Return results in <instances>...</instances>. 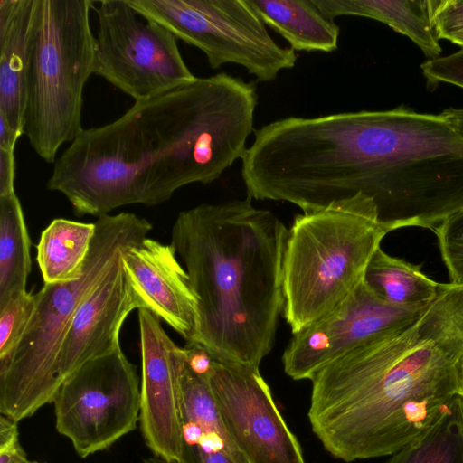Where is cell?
Returning a JSON list of instances; mask_svg holds the SVG:
<instances>
[{
  "instance_id": "cell-4",
  "label": "cell",
  "mask_w": 463,
  "mask_h": 463,
  "mask_svg": "<svg viewBox=\"0 0 463 463\" xmlns=\"http://www.w3.org/2000/svg\"><path fill=\"white\" fill-rule=\"evenodd\" d=\"M335 162L346 194L372 199L388 232L434 229L463 208V138L439 114L352 112Z\"/></svg>"
},
{
  "instance_id": "cell-24",
  "label": "cell",
  "mask_w": 463,
  "mask_h": 463,
  "mask_svg": "<svg viewBox=\"0 0 463 463\" xmlns=\"http://www.w3.org/2000/svg\"><path fill=\"white\" fill-rule=\"evenodd\" d=\"M433 230L450 283L463 285V208L445 218Z\"/></svg>"
},
{
  "instance_id": "cell-35",
  "label": "cell",
  "mask_w": 463,
  "mask_h": 463,
  "mask_svg": "<svg viewBox=\"0 0 463 463\" xmlns=\"http://www.w3.org/2000/svg\"><path fill=\"white\" fill-rule=\"evenodd\" d=\"M461 393L463 394V372H462V391Z\"/></svg>"
},
{
  "instance_id": "cell-28",
  "label": "cell",
  "mask_w": 463,
  "mask_h": 463,
  "mask_svg": "<svg viewBox=\"0 0 463 463\" xmlns=\"http://www.w3.org/2000/svg\"><path fill=\"white\" fill-rule=\"evenodd\" d=\"M178 463H235L225 452L205 450L194 444L182 442Z\"/></svg>"
},
{
  "instance_id": "cell-6",
  "label": "cell",
  "mask_w": 463,
  "mask_h": 463,
  "mask_svg": "<svg viewBox=\"0 0 463 463\" xmlns=\"http://www.w3.org/2000/svg\"><path fill=\"white\" fill-rule=\"evenodd\" d=\"M96 231L83 273L77 279L43 284L19 345L0 367V413L16 422L53 402L61 385L60 348L76 311L103 281L124 252L147 238L153 225L133 213L104 214Z\"/></svg>"
},
{
  "instance_id": "cell-31",
  "label": "cell",
  "mask_w": 463,
  "mask_h": 463,
  "mask_svg": "<svg viewBox=\"0 0 463 463\" xmlns=\"http://www.w3.org/2000/svg\"><path fill=\"white\" fill-rule=\"evenodd\" d=\"M439 115L463 138V109H446Z\"/></svg>"
},
{
  "instance_id": "cell-7",
  "label": "cell",
  "mask_w": 463,
  "mask_h": 463,
  "mask_svg": "<svg viewBox=\"0 0 463 463\" xmlns=\"http://www.w3.org/2000/svg\"><path fill=\"white\" fill-rule=\"evenodd\" d=\"M91 0H35L29 39L24 135L45 162L82 131L83 90L94 73Z\"/></svg>"
},
{
  "instance_id": "cell-21",
  "label": "cell",
  "mask_w": 463,
  "mask_h": 463,
  "mask_svg": "<svg viewBox=\"0 0 463 463\" xmlns=\"http://www.w3.org/2000/svg\"><path fill=\"white\" fill-rule=\"evenodd\" d=\"M31 241L15 192L0 195V306L26 290Z\"/></svg>"
},
{
  "instance_id": "cell-17",
  "label": "cell",
  "mask_w": 463,
  "mask_h": 463,
  "mask_svg": "<svg viewBox=\"0 0 463 463\" xmlns=\"http://www.w3.org/2000/svg\"><path fill=\"white\" fill-rule=\"evenodd\" d=\"M329 19L362 16L386 24L409 37L430 59L441 52L433 28L429 0H313Z\"/></svg>"
},
{
  "instance_id": "cell-33",
  "label": "cell",
  "mask_w": 463,
  "mask_h": 463,
  "mask_svg": "<svg viewBox=\"0 0 463 463\" xmlns=\"http://www.w3.org/2000/svg\"><path fill=\"white\" fill-rule=\"evenodd\" d=\"M144 463H178L176 461H168V460H165L162 458H159V457H156V456H152L150 458H147L145 459Z\"/></svg>"
},
{
  "instance_id": "cell-12",
  "label": "cell",
  "mask_w": 463,
  "mask_h": 463,
  "mask_svg": "<svg viewBox=\"0 0 463 463\" xmlns=\"http://www.w3.org/2000/svg\"><path fill=\"white\" fill-rule=\"evenodd\" d=\"M209 382L224 425L249 463H306L259 368L214 360Z\"/></svg>"
},
{
  "instance_id": "cell-9",
  "label": "cell",
  "mask_w": 463,
  "mask_h": 463,
  "mask_svg": "<svg viewBox=\"0 0 463 463\" xmlns=\"http://www.w3.org/2000/svg\"><path fill=\"white\" fill-rule=\"evenodd\" d=\"M95 10L94 74L135 101L196 79L183 60L177 38L166 28L142 17L128 0H102Z\"/></svg>"
},
{
  "instance_id": "cell-15",
  "label": "cell",
  "mask_w": 463,
  "mask_h": 463,
  "mask_svg": "<svg viewBox=\"0 0 463 463\" xmlns=\"http://www.w3.org/2000/svg\"><path fill=\"white\" fill-rule=\"evenodd\" d=\"M134 309L139 306L124 273L121 257L70 323L57 362L61 384L87 362L121 348L119 332Z\"/></svg>"
},
{
  "instance_id": "cell-3",
  "label": "cell",
  "mask_w": 463,
  "mask_h": 463,
  "mask_svg": "<svg viewBox=\"0 0 463 463\" xmlns=\"http://www.w3.org/2000/svg\"><path fill=\"white\" fill-rule=\"evenodd\" d=\"M288 229L252 198L201 203L179 213L171 246L199 301L193 343L218 361L259 368L283 313Z\"/></svg>"
},
{
  "instance_id": "cell-30",
  "label": "cell",
  "mask_w": 463,
  "mask_h": 463,
  "mask_svg": "<svg viewBox=\"0 0 463 463\" xmlns=\"http://www.w3.org/2000/svg\"><path fill=\"white\" fill-rule=\"evenodd\" d=\"M14 150L0 149V195L15 192Z\"/></svg>"
},
{
  "instance_id": "cell-13",
  "label": "cell",
  "mask_w": 463,
  "mask_h": 463,
  "mask_svg": "<svg viewBox=\"0 0 463 463\" xmlns=\"http://www.w3.org/2000/svg\"><path fill=\"white\" fill-rule=\"evenodd\" d=\"M153 313L138 309L141 352L140 428L154 456L179 461L182 423L178 409V346Z\"/></svg>"
},
{
  "instance_id": "cell-29",
  "label": "cell",
  "mask_w": 463,
  "mask_h": 463,
  "mask_svg": "<svg viewBox=\"0 0 463 463\" xmlns=\"http://www.w3.org/2000/svg\"><path fill=\"white\" fill-rule=\"evenodd\" d=\"M183 348L189 367L197 374L209 377L215 360L212 354L198 343H186Z\"/></svg>"
},
{
  "instance_id": "cell-25",
  "label": "cell",
  "mask_w": 463,
  "mask_h": 463,
  "mask_svg": "<svg viewBox=\"0 0 463 463\" xmlns=\"http://www.w3.org/2000/svg\"><path fill=\"white\" fill-rule=\"evenodd\" d=\"M435 33L463 49V0H429Z\"/></svg>"
},
{
  "instance_id": "cell-22",
  "label": "cell",
  "mask_w": 463,
  "mask_h": 463,
  "mask_svg": "<svg viewBox=\"0 0 463 463\" xmlns=\"http://www.w3.org/2000/svg\"><path fill=\"white\" fill-rule=\"evenodd\" d=\"M386 463H463V394L458 393L420 436Z\"/></svg>"
},
{
  "instance_id": "cell-2",
  "label": "cell",
  "mask_w": 463,
  "mask_h": 463,
  "mask_svg": "<svg viewBox=\"0 0 463 463\" xmlns=\"http://www.w3.org/2000/svg\"><path fill=\"white\" fill-rule=\"evenodd\" d=\"M463 285L401 330L328 364L310 380L311 429L345 462L391 456L422 434L462 391Z\"/></svg>"
},
{
  "instance_id": "cell-16",
  "label": "cell",
  "mask_w": 463,
  "mask_h": 463,
  "mask_svg": "<svg viewBox=\"0 0 463 463\" xmlns=\"http://www.w3.org/2000/svg\"><path fill=\"white\" fill-rule=\"evenodd\" d=\"M34 5L35 0H0V118L21 135Z\"/></svg>"
},
{
  "instance_id": "cell-8",
  "label": "cell",
  "mask_w": 463,
  "mask_h": 463,
  "mask_svg": "<svg viewBox=\"0 0 463 463\" xmlns=\"http://www.w3.org/2000/svg\"><path fill=\"white\" fill-rule=\"evenodd\" d=\"M145 19L201 50L211 68L243 67L269 82L295 66L297 55L280 46L248 0H128Z\"/></svg>"
},
{
  "instance_id": "cell-5",
  "label": "cell",
  "mask_w": 463,
  "mask_h": 463,
  "mask_svg": "<svg viewBox=\"0 0 463 463\" xmlns=\"http://www.w3.org/2000/svg\"><path fill=\"white\" fill-rule=\"evenodd\" d=\"M388 232L373 201L362 194L295 216L282 269V315L292 335L328 314L359 286Z\"/></svg>"
},
{
  "instance_id": "cell-32",
  "label": "cell",
  "mask_w": 463,
  "mask_h": 463,
  "mask_svg": "<svg viewBox=\"0 0 463 463\" xmlns=\"http://www.w3.org/2000/svg\"><path fill=\"white\" fill-rule=\"evenodd\" d=\"M21 136L14 131L3 118H0V149L14 150L15 144Z\"/></svg>"
},
{
  "instance_id": "cell-1",
  "label": "cell",
  "mask_w": 463,
  "mask_h": 463,
  "mask_svg": "<svg viewBox=\"0 0 463 463\" xmlns=\"http://www.w3.org/2000/svg\"><path fill=\"white\" fill-rule=\"evenodd\" d=\"M257 104L255 84L226 72L135 101L115 121L83 128L56 159L47 188L78 215L163 203L244 158Z\"/></svg>"
},
{
  "instance_id": "cell-26",
  "label": "cell",
  "mask_w": 463,
  "mask_h": 463,
  "mask_svg": "<svg viewBox=\"0 0 463 463\" xmlns=\"http://www.w3.org/2000/svg\"><path fill=\"white\" fill-rule=\"evenodd\" d=\"M429 84L448 83L463 89V49L448 56L429 59L420 65Z\"/></svg>"
},
{
  "instance_id": "cell-10",
  "label": "cell",
  "mask_w": 463,
  "mask_h": 463,
  "mask_svg": "<svg viewBox=\"0 0 463 463\" xmlns=\"http://www.w3.org/2000/svg\"><path fill=\"white\" fill-rule=\"evenodd\" d=\"M53 403L57 430L87 458L136 429L140 382L119 348L77 369L61 383Z\"/></svg>"
},
{
  "instance_id": "cell-34",
  "label": "cell",
  "mask_w": 463,
  "mask_h": 463,
  "mask_svg": "<svg viewBox=\"0 0 463 463\" xmlns=\"http://www.w3.org/2000/svg\"><path fill=\"white\" fill-rule=\"evenodd\" d=\"M21 463H41V462H38V461H34V460H30L29 458H26L24 459L23 462Z\"/></svg>"
},
{
  "instance_id": "cell-27",
  "label": "cell",
  "mask_w": 463,
  "mask_h": 463,
  "mask_svg": "<svg viewBox=\"0 0 463 463\" xmlns=\"http://www.w3.org/2000/svg\"><path fill=\"white\" fill-rule=\"evenodd\" d=\"M28 458L19 442L17 422L0 417V463H21Z\"/></svg>"
},
{
  "instance_id": "cell-23",
  "label": "cell",
  "mask_w": 463,
  "mask_h": 463,
  "mask_svg": "<svg viewBox=\"0 0 463 463\" xmlns=\"http://www.w3.org/2000/svg\"><path fill=\"white\" fill-rule=\"evenodd\" d=\"M35 306V295H15L0 306V367L5 366L19 345Z\"/></svg>"
},
{
  "instance_id": "cell-20",
  "label": "cell",
  "mask_w": 463,
  "mask_h": 463,
  "mask_svg": "<svg viewBox=\"0 0 463 463\" xmlns=\"http://www.w3.org/2000/svg\"><path fill=\"white\" fill-rule=\"evenodd\" d=\"M364 279L382 299L404 307H427L439 287L421 271L420 265L390 256L381 248L370 260Z\"/></svg>"
},
{
  "instance_id": "cell-11",
  "label": "cell",
  "mask_w": 463,
  "mask_h": 463,
  "mask_svg": "<svg viewBox=\"0 0 463 463\" xmlns=\"http://www.w3.org/2000/svg\"><path fill=\"white\" fill-rule=\"evenodd\" d=\"M425 307L389 304L364 279L328 314L293 335L282 355L284 371L294 380H311L342 355L407 326Z\"/></svg>"
},
{
  "instance_id": "cell-18",
  "label": "cell",
  "mask_w": 463,
  "mask_h": 463,
  "mask_svg": "<svg viewBox=\"0 0 463 463\" xmlns=\"http://www.w3.org/2000/svg\"><path fill=\"white\" fill-rule=\"evenodd\" d=\"M265 25L294 51L331 52L338 48L339 26L313 0H248Z\"/></svg>"
},
{
  "instance_id": "cell-19",
  "label": "cell",
  "mask_w": 463,
  "mask_h": 463,
  "mask_svg": "<svg viewBox=\"0 0 463 463\" xmlns=\"http://www.w3.org/2000/svg\"><path fill=\"white\" fill-rule=\"evenodd\" d=\"M95 222L56 218L42 232L37 245V262L43 284L77 279L95 235Z\"/></svg>"
},
{
  "instance_id": "cell-14",
  "label": "cell",
  "mask_w": 463,
  "mask_h": 463,
  "mask_svg": "<svg viewBox=\"0 0 463 463\" xmlns=\"http://www.w3.org/2000/svg\"><path fill=\"white\" fill-rule=\"evenodd\" d=\"M122 268L139 309H147L193 343L199 301L171 244L147 237L123 254Z\"/></svg>"
}]
</instances>
